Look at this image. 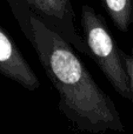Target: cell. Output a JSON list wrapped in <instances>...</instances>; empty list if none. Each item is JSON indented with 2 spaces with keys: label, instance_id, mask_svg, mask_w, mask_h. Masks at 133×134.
<instances>
[{
  "label": "cell",
  "instance_id": "3957f363",
  "mask_svg": "<svg viewBox=\"0 0 133 134\" xmlns=\"http://www.w3.org/2000/svg\"><path fill=\"white\" fill-rule=\"evenodd\" d=\"M48 27L58 32L79 53L91 57L84 38L75 27V14L71 0H23Z\"/></svg>",
  "mask_w": 133,
  "mask_h": 134
},
{
  "label": "cell",
  "instance_id": "7a4b0ae2",
  "mask_svg": "<svg viewBox=\"0 0 133 134\" xmlns=\"http://www.w3.org/2000/svg\"><path fill=\"white\" fill-rule=\"evenodd\" d=\"M80 26L91 58L94 59L115 92L132 101L130 80L125 69L121 51L108 31L105 19L91 6L84 5L80 12Z\"/></svg>",
  "mask_w": 133,
  "mask_h": 134
},
{
  "label": "cell",
  "instance_id": "6da1fadb",
  "mask_svg": "<svg viewBox=\"0 0 133 134\" xmlns=\"http://www.w3.org/2000/svg\"><path fill=\"white\" fill-rule=\"evenodd\" d=\"M19 27L59 94L58 108L80 131L124 132L114 102L98 86L73 47L23 0H8Z\"/></svg>",
  "mask_w": 133,
  "mask_h": 134
},
{
  "label": "cell",
  "instance_id": "277c9868",
  "mask_svg": "<svg viewBox=\"0 0 133 134\" xmlns=\"http://www.w3.org/2000/svg\"><path fill=\"white\" fill-rule=\"evenodd\" d=\"M0 74L19 83L24 88L37 91L40 87V81L35 75L28 61L13 38L0 26Z\"/></svg>",
  "mask_w": 133,
  "mask_h": 134
},
{
  "label": "cell",
  "instance_id": "8992f818",
  "mask_svg": "<svg viewBox=\"0 0 133 134\" xmlns=\"http://www.w3.org/2000/svg\"><path fill=\"white\" fill-rule=\"evenodd\" d=\"M121 57H123V60H124L125 69H126L127 76H129V80H130V88H131L132 104H133V48L131 51V54H127L124 51H121Z\"/></svg>",
  "mask_w": 133,
  "mask_h": 134
},
{
  "label": "cell",
  "instance_id": "5b68a950",
  "mask_svg": "<svg viewBox=\"0 0 133 134\" xmlns=\"http://www.w3.org/2000/svg\"><path fill=\"white\" fill-rule=\"evenodd\" d=\"M117 30L127 32L133 23V0H100Z\"/></svg>",
  "mask_w": 133,
  "mask_h": 134
}]
</instances>
